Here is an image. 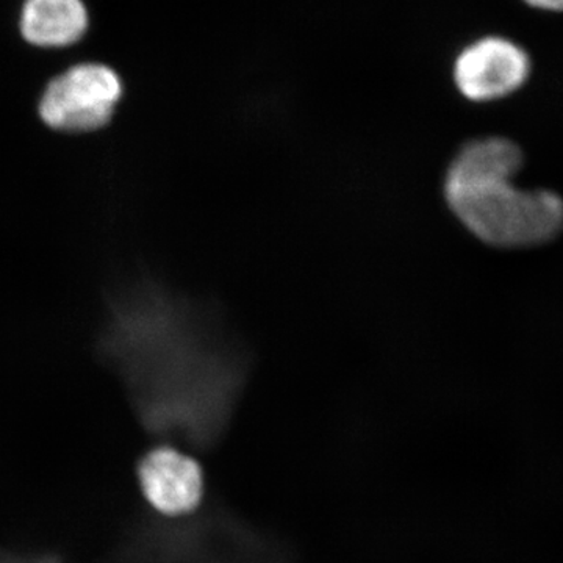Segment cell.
<instances>
[{
  "mask_svg": "<svg viewBox=\"0 0 563 563\" xmlns=\"http://www.w3.org/2000/svg\"><path fill=\"white\" fill-rule=\"evenodd\" d=\"M139 479L144 498L158 514L180 517L201 504V466L174 448H155L144 455L139 465Z\"/></svg>",
  "mask_w": 563,
  "mask_h": 563,
  "instance_id": "5b68a950",
  "label": "cell"
},
{
  "mask_svg": "<svg viewBox=\"0 0 563 563\" xmlns=\"http://www.w3.org/2000/svg\"><path fill=\"white\" fill-rule=\"evenodd\" d=\"M29 563H65L60 555L52 554V553H43L31 555L29 559Z\"/></svg>",
  "mask_w": 563,
  "mask_h": 563,
  "instance_id": "9c48e42d",
  "label": "cell"
},
{
  "mask_svg": "<svg viewBox=\"0 0 563 563\" xmlns=\"http://www.w3.org/2000/svg\"><path fill=\"white\" fill-rule=\"evenodd\" d=\"M31 555H22L20 553H11V551H0V563H29Z\"/></svg>",
  "mask_w": 563,
  "mask_h": 563,
  "instance_id": "ba28073f",
  "label": "cell"
},
{
  "mask_svg": "<svg viewBox=\"0 0 563 563\" xmlns=\"http://www.w3.org/2000/svg\"><path fill=\"white\" fill-rule=\"evenodd\" d=\"M21 33L38 47H65L88 31V11L81 0H25Z\"/></svg>",
  "mask_w": 563,
  "mask_h": 563,
  "instance_id": "8992f818",
  "label": "cell"
},
{
  "mask_svg": "<svg viewBox=\"0 0 563 563\" xmlns=\"http://www.w3.org/2000/svg\"><path fill=\"white\" fill-rule=\"evenodd\" d=\"M523 163V152L514 141L495 136L466 143L448 169L444 196L451 210L492 246H537L562 232V198L514 184Z\"/></svg>",
  "mask_w": 563,
  "mask_h": 563,
  "instance_id": "7a4b0ae2",
  "label": "cell"
},
{
  "mask_svg": "<svg viewBox=\"0 0 563 563\" xmlns=\"http://www.w3.org/2000/svg\"><path fill=\"white\" fill-rule=\"evenodd\" d=\"M141 301L121 313L110 344L140 413L152 428L209 440L239 385L236 363L202 340L190 314L169 299Z\"/></svg>",
  "mask_w": 563,
  "mask_h": 563,
  "instance_id": "6da1fadb",
  "label": "cell"
},
{
  "mask_svg": "<svg viewBox=\"0 0 563 563\" xmlns=\"http://www.w3.org/2000/svg\"><path fill=\"white\" fill-rule=\"evenodd\" d=\"M531 63L526 52L504 38H484L466 47L454 66L459 91L474 102H488L523 87Z\"/></svg>",
  "mask_w": 563,
  "mask_h": 563,
  "instance_id": "277c9868",
  "label": "cell"
},
{
  "mask_svg": "<svg viewBox=\"0 0 563 563\" xmlns=\"http://www.w3.org/2000/svg\"><path fill=\"white\" fill-rule=\"evenodd\" d=\"M525 2L536 9L563 11V0H525Z\"/></svg>",
  "mask_w": 563,
  "mask_h": 563,
  "instance_id": "52a82bcc",
  "label": "cell"
},
{
  "mask_svg": "<svg viewBox=\"0 0 563 563\" xmlns=\"http://www.w3.org/2000/svg\"><path fill=\"white\" fill-rule=\"evenodd\" d=\"M121 98L122 84L113 69L81 63L51 80L41 96L40 117L55 131H98L109 124Z\"/></svg>",
  "mask_w": 563,
  "mask_h": 563,
  "instance_id": "3957f363",
  "label": "cell"
}]
</instances>
